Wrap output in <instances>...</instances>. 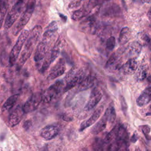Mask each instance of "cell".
<instances>
[{
	"label": "cell",
	"instance_id": "obj_1",
	"mask_svg": "<svg viewBox=\"0 0 151 151\" xmlns=\"http://www.w3.org/2000/svg\"><path fill=\"white\" fill-rule=\"evenodd\" d=\"M58 29L57 22H51L47 27L43 34L40 42L38 43L34 54V60L38 63L41 61L50 52L52 48V45L54 43L55 38Z\"/></svg>",
	"mask_w": 151,
	"mask_h": 151
},
{
	"label": "cell",
	"instance_id": "obj_2",
	"mask_svg": "<svg viewBox=\"0 0 151 151\" xmlns=\"http://www.w3.org/2000/svg\"><path fill=\"white\" fill-rule=\"evenodd\" d=\"M42 31V28L41 26L36 25L29 32V34L26 40L24 47L21 51L22 52L20 57L18 60V64L19 67L22 66L31 56L37 43L38 42Z\"/></svg>",
	"mask_w": 151,
	"mask_h": 151
},
{
	"label": "cell",
	"instance_id": "obj_3",
	"mask_svg": "<svg viewBox=\"0 0 151 151\" xmlns=\"http://www.w3.org/2000/svg\"><path fill=\"white\" fill-rule=\"evenodd\" d=\"M86 76V73L83 69L78 70L76 67H73L65 76V80L66 84L63 88V91L64 92L67 91L78 85Z\"/></svg>",
	"mask_w": 151,
	"mask_h": 151
},
{
	"label": "cell",
	"instance_id": "obj_4",
	"mask_svg": "<svg viewBox=\"0 0 151 151\" xmlns=\"http://www.w3.org/2000/svg\"><path fill=\"white\" fill-rule=\"evenodd\" d=\"M35 2L36 0H28L25 5V11L13 28L12 32L14 35H17L29 21L34 11Z\"/></svg>",
	"mask_w": 151,
	"mask_h": 151
},
{
	"label": "cell",
	"instance_id": "obj_5",
	"mask_svg": "<svg viewBox=\"0 0 151 151\" xmlns=\"http://www.w3.org/2000/svg\"><path fill=\"white\" fill-rule=\"evenodd\" d=\"M27 0H18L8 12L4 23V28L9 29L15 23L19 17L24 6L26 5Z\"/></svg>",
	"mask_w": 151,
	"mask_h": 151
},
{
	"label": "cell",
	"instance_id": "obj_6",
	"mask_svg": "<svg viewBox=\"0 0 151 151\" xmlns=\"http://www.w3.org/2000/svg\"><path fill=\"white\" fill-rule=\"evenodd\" d=\"M29 34V32L28 30L24 29L21 32L19 36L18 37L17 41L14 45L9 54V62L11 65L12 66L16 63L22 46L24 42L26 41Z\"/></svg>",
	"mask_w": 151,
	"mask_h": 151
},
{
	"label": "cell",
	"instance_id": "obj_7",
	"mask_svg": "<svg viewBox=\"0 0 151 151\" xmlns=\"http://www.w3.org/2000/svg\"><path fill=\"white\" fill-rule=\"evenodd\" d=\"M64 83L63 81H57L55 83L48 87L43 94H42V101L48 103L54 101L63 90Z\"/></svg>",
	"mask_w": 151,
	"mask_h": 151
},
{
	"label": "cell",
	"instance_id": "obj_8",
	"mask_svg": "<svg viewBox=\"0 0 151 151\" xmlns=\"http://www.w3.org/2000/svg\"><path fill=\"white\" fill-rule=\"evenodd\" d=\"M42 101V94L37 92L32 94L22 106L25 113H28L35 110Z\"/></svg>",
	"mask_w": 151,
	"mask_h": 151
},
{
	"label": "cell",
	"instance_id": "obj_9",
	"mask_svg": "<svg viewBox=\"0 0 151 151\" xmlns=\"http://www.w3.org/2000/svg\"><path fill=\"white\" fill-rule=\"evenodd\" d=\"M65 70L66 65L65 60L64 58H61L50 70V71L47 77V80H52L58 78V77L63 75Z\"/></svg>",
	"mask_w": 151,
	"mask_h": 151
},
{
	"label": "cell",
	"instance_id": "obj_10",
	"mask_svg": "<svg viewBox=\"0 0 151 151\" xmlns=\"http://www.w3.org/2000/svg\"><path fill=\"white\" fill-rule=\"evenodd\" d=\"M102 97V93L100 90L96 87L92 90L90 94L88 100L84 107L87 111H90L96 106Z\"/></svg>",
	"mask_w": 151,
	"mask_h": 151
},
{
	"label": "cell",
	"instance_id": "obj_11",
	"mask_svg": "<svg viewBox=\"0 0 151 151\" xmlns=\"http://www.w3.org/2000/svg\"><path fill=\"white\" fill-rule=\"evenodd\" d=\"M25 112L22 107L17 106L12 110L9 117V124L11 127H14L18 124L23 117Z\"/></svg>",
	"mask_w": 151,
	"mask_h": 151
},
{
	"label": "cell",
	"instance_id": "obj_12",
	"mask_svg": "<svg viewBox=\"0 0 151 151\" xmlns=\"http://www.w3.org/2000/svg\"><path fill=\"white\" fill-rule=\"evenodd\" d=\"M59 133V127L55 124H50L43 127L41 132V136L47 140L54 138Z\"/></svg>",
	"mask_w": 151,
	"mask_h": 151
},
{
	"label": "cell",
	"instance_id": "obj_13",
	"mask_svg": "<svg viewBox=\"0 0 151 151\" xmlns=\"http://www.w3.org/2000/svg\"><path fill=\"white\" fill-rule=\"evenodd\" d=\"M103 111V106H100L98 107L93 113V114L90 117V118L85 121H84L80 125V130L83 131L86 128L90 127L92 124L96 123L98 119L100 117L102 112Z\"/></svg>",
	"mask_w": 151,
	"mask_h": 151
},
{
	"label": "cell",
	"instance_id": "obj_14",
	"mask_svg": "<svg viewBox=\"0 0 151 151\" xmlns=\"http://www.w3.org/2000/svg\"><path fill=\"white\" fill-rule=\"evenodd\" d=\"M116 142L119 147V149H120V147H122V146L124 147L123 146L127 145L128 142V134L126 129L123 126H120L117 129Z\"/></svg>",
	"mask_w": 151,
	"mask_h": 151
},
{
	"label": "cell",
	"instance_id": "obj_15",
	"mask_svg": "<svg viewBox=\"0 0 151 151\" xmlns=\"http://www.w3.org/2000/svg\"><path fill=\"white\" fill-rule=\"evenodd\" d=\"M151 101V87L145 88L136 99V104L142 107L146 105Z\"/></svg>",
	"mask_w": 151,
	"mask_h": 151
},
{
	"label": "cell",
	"instance_id": "obj_16",
	"mask_svg": "<svg viewBox=\"0 0 151 151\" xmlns=\"http://www.w3.org/2000/svg\"><path fill=\"white\" fill-rule=\"evenodd\" d=\"M124 73L128 75L135 73L137 68V63L135 58H131L128 60L122 67Z\"/></svg>",
	"mask_w": 151,
	"mask_h": 151
},
{
	"label": "cell",
	"instance_id": "obj_17",
	"mask_svg": "<svg viewBox=\"0 0 151 151\" xmlns=\"http://www.w3.org/2000/svg\"><path fill=\"white\" fill-rule=\"evenodd\" d=\"M96 79L94 77L91 75L87 76L84 80L78 84L77 89L78 91H81L83 90H86L90 87H91L95 83Z\"/></svg>",
	"mask_w": 151,
	"mask_h": 151
},
{
	"label": "cell",
	"instance_id": "obj_18",
	"mask_svg": "<svg viewBox=\"0 0 151 151\" xmlns=\"http://www.w3.org/2000/svg\"><path fill=\"white\" fill-rule=\"evenodd\" d=\"M131 38V31L128 27L123 28L120 32L119 42L120 45L126 44Z\"/></svg>",
	"mask_w": 151,
	"mask_h": 151
},
{
	"label": "cell",
	"instance_id": "obj_19",
	"mask_svg": "<svg viewBox=\"0 0 151 151\" xmlns=\"http://www.w3.org/2000/svg\"><path fill=\"white\" fill-rule=\"evenodd\" d=\"M107 122L108 120L107 118L103 115L101 119L93 126L91 129V133L93 134H96L102 132L106 128Z\"/></svg>",
	"mask_w": 151,
	"mask_h": 151
},
{
	"label": "cell",
	"instance_id": "obj_20",
	"mask_svg": "<svg viewBox=\"0 0 151 151\" xmlns=\"http://www.w3.org/2000/svg\"><path fill=\"white\" fill-rule=\"evenodd\" d=\"M142 50V45L137 41H134L129 47L128 54L132 58H135L140 54Z\"/></svg>",
	"mask_w": 151,
	"mask_h": 151
},
{
	"label": "cell",
	"instance_id": "obj_21",
	"mask_svg": "<svg viewBox=\"0 0 151 151\" xmlns=\"http://www.w3.org/2000/svg\"><path fill=\"white\" fill-rule=\"evenodd\" d=\"M19 97V94H14L10 96L4 103L2 107V110L3 111H6L10 110L15 104Z\"/></svg>",
	"mask_w": 151,
	"mask_h": 151
},
{
	"label": "cell",
	"instance_id": "obj_22",
	"mask_svg": "<svg viewBox=\"0 0 151 151\" xmlns=\"http://www.w3.org/2000/svg\"><path fill=\"white\" fill-rule=\"evenodd\" d=\"M147 67L146 65H141L135 72V79L137 81H143L147 75Z\"/></svg>",
	"mask_w": 151,
	"mask_h": 151
},
{
	"label": "cell",
	"instance_id": "obj_23",
	"mask_svg": "<svg viewBox=\"0 0 151 151\" xmlns=\"http://www.w3.org/2000/svg\"><path fill=\"white\" fill-rule=\"evenodd\" d=\"M104 116L107 118L108 122L109 123H113L116 119V111L114 107L110 105L106 110Z\"/></svg>",
	"mask_w": 151,
	"mask_h": 151
},
{
	"label": "cell",
	"instance_id": "obj_24",
	"mask_svg": "<svg viewBox=\"0 0 151 151\" xmlns=\"http://www.w3.org/2000/svg\"><path fill=\"white\" fill-rule=\"evenodd\" d=\"M60 44H61V42L59 38H58L56 40V41L54 43V45L52 47L51 53L52 63H53L55 60V59L58 57L59 55L60 50Z\"/></svg>",
	"mask_w": 151,
	"mask_h": 151
},
{
	"label": "cell",
	"instance_id": "obj_25",
	"mask_svg": "<svg viewBox=\"0 0 151 151\" xmlns=\"http://www.w3.org/2000/svg\"><path fill=\"white\" fill-rule=\"evenodd\" d=\"M8 5L6 0H0V28L2 25L4 17L6 15Z\"/></svg>",
	"mask_w": 151,
	"mask_h": 151
},
{
	"label": "cell",
	"instance_id": "obj_26",
	"mask_svg": "<svg viewBox=\"0 0 151 151\" xmlns=\"http://www.w3.org/2000/svg\"><path fill=\"white\" fill-rule=\"evenodd\" d=\"M87 15V11L83 8L77 9L73 12L71 15V18L74 21H78Z\"/></svg>",
	"mask_w": 151,
	"mask_h": 151
},
{
	"label": "cell",
	"instance_id": "obj_27",
	"mask_svg": "<svg viewBox=\"0 0 151 151\" xmlns=\"http://www.w3.org/2000/svg\"><path fill=\"white\" fill-rule=\"evenodd\" d=\"M117 130L115 129H114L111 132H110L107 134V136H106L105 139H104V142L105 143H110L112 141V140L113 139V138L116 137Z\"/></svg>",
	"mask_w": 151,
	"mask_h": 151
},
{
	"label": "cell",
	"instance_id": "obj_28",
	"mask_svg": "<svg viewBox=\"0 0 151 151\" xmlns=\"http://www.w3.org/2000/svg\"><path fill=\"white\" fill-rule=\"evenodd\" d=\"M116 45V39L114 37L111 36L106 41V47L109 50H113Z\"/></svg>",
	"mask_w": 151,
	"mask_h": 151
},
{
	"label": "cell",
	"instance_id": "obj_29",
	"mask_svg": "<svg viewBox=\"0 0 151 151\" xmlns=\"http://www.w3.org/2000/svg\"><path fill=\"white\" fill-rule=\"evenodd\" d=\"M141 130L147 139H151V136L149 135L150 132V127L148 125H143L141 126Z\"/></svg>",
	"mask_w": 151,
	"mask_h": 151
},
{
	"label": "cell",
	"instance_id": "obj_30",
	"mask_svg": "<svg viewBox=\"0 0 151 151\" xmlns=\"http://www.w3.org/2000/svg\"><path fill=\"white\" fill-rule=\"evenodd\" d=\"M116 61V56L115 55V54H113L110 58L109 59V60L107 61L106 64V67H110L111 65H113Z\"/></svg>",
	"mask_w": 151,
	"mask_h": 151
},
{
	"label": "cell",
	"instance_id": "obj_31",
	"mask_svg": "<svg viewBox=\"0 0 151 151\" xmlns=\"http://www.w3.org/2000/svg\"><path fill=\"white\" fill-rule=\"evenodd\" d=\"M120 103H121V106H122V110L124 113V114H126V111H127V106L126 104V102L125 101V99L123 97L121 96L120 97Z\"/></svg>",
	"mask_w": 151,
	"mask_h": 151
},
{
	"label": "cell",
	"instance_id": "obj_32",
	"mask_svg": "<svg viewBox=\"0 0 151 151\" xmlns=\"http://www.w3.org/2000/svg\"><path fill=\"white\" fill-rule=\"evenodd\" d=\"M140 39L142 40L143 43L149 44L151 41L150 37L146 34H140Z\"/></svg>",
	"mask_w": 151,
	"mask_h": 151
},
{
	"label": "cell",
	"instance_id": "obj_33",
	"mask_svg": "<svg viewBox=\"0 0 151 151\" xmlns=\"http://www.w3.org/2000/svg\"><path fill=\"white\" fill-rule=\"evenodd\" d=\"M137 139H138V137H137V134L134 132V133H133V134L132 138H131V142H133V143H135V142L137 141Z\"/></svg>",
	"mask_w": 151,
	"mask_h": 151
},
{
	"label": "cell",
	"instance_id": "obj_34",
	"mask_svg": "<svg viewBox=\"0 0 151 151\" xmlns=\"http://www.w3.org/2000/svg\"><path fill=\"white\" fill-rule=\"evenodd\" d=\"M60 17H61V18H63V20H64V21H65L67 20V17H66L65 15H63L60 14Z\"/></svg>",
	"mask_w": 151,
	"mask_h": 151
},
{
	"label": "cell",
	"instance_id": "obj_35",
	"mask_svg": "<svg viewBox=\"0 0 151 151\" xmlns=\"http://www.w3.org/2000/svg\"><path fill=\"white\" fill-rule=\"evenodd\" d=\"M147 17L149 19V20L151 21V10H150L148 12V14H147Z\"/></svg>",
	"mask_w": 151,
	"mask_h": 151
},
{
	"label": "cell",
	"instance_id": "obj_36",
	"mask_svg": "<svg viewBox=\"0 0 151 151\" xmlns=\"http://www.w3.org/2000/svg\"><path fill=\"white\" fill-rule=\"evenodd\" d=\"M147 81H148L149 83H151V75L147 77Z\"/></svg>",
	"mask_w": 151,
	"mask_h": 151
},
{
	"label": "cell",
	"instance_id": "obj_37",
	"mask_svg": "<svg viewBox=\"0 0 151 151\" xmlns=\"http://www.w3.org/2000/svg\"><path fill=\"white\" fill-rule=\"evenodd\" d=\"M146 3H148V4H150L151 3V0H144Z\"/></svg>",
	"mask_w": 151,
	"mask_h": 151
},
{
	"label": "cell",
	"instance_id": "obj_38",
	"mask_svg": "<svg viewBox=\"0 0 151 151\" xmlns=\"http://www.w3.org/2000/svg\"><path fill=\"white\" fill-rule=\"evenodd\" d=\"M149 48H150V50H151V41H150V43L149 44Z\"/></svg>",
	"mask_w": 151,
	"mask_h": 151
}]
</instances>
